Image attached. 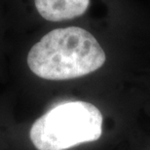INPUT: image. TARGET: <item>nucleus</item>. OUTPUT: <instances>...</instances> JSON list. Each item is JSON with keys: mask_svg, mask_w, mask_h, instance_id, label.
Returning a JSON list of instances; mask_svg holds the SVG:
<instances>
[{"mask_svg": "<svg viewBox=\"0 0 150 150\" xmlns=\"http://www.w3.org/2000/svg\"><path fill=\"white\" fill-rule=\"evenodd\" d=\"M105 53L86 29L77 26L57 28L44 35L28 55L32 72L47 80H68L100 68Z\"/></svg>", "mask_w": 150, "mask_h": 150, "instance_id": "1", "label": "nucleus"}, {"mask_svg": "<svg viewBox=\"0 0 150 150\" xmlns=\"http://www.w3.org/2000/svg\"><path fill=\"white\" fill-rule=\"evenodd\" d=\"M103 118L86 101H65L53 107L31 126L29 137L37 150H67L96 142L103 134Z\"/></svg>", "mask_w": 150, "mask_h": 150, "instance_id": "2", "label": "nucleus"}, {"mask_svg": "<svg viewBox=\"0 0 150 150\" xmlns=\"http://www.w3.org/2000/svg\"><path fill=\"white\" fill-rule=\"evenodd\" d=\"M42 18L49 22H62L80 17L87 11L90 0H34Z\"/></svg>", "mask_w": 150, "mask_h": 150, "instance_id": "3", "label": "nucleus"}]
</instances>
